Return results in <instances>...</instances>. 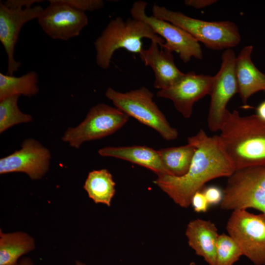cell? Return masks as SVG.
I'll return each mask as SVG.
<instances>
[{
	"instance_id": "52a82bcc",
	"label": "cell",
	"mask_w": 265,
	"mask_h": 265,
	"mask_svg": "<svg viewBox=\"0 0 265 265\" xmlns=\"http://www.w3.org/2000/svg\"><path fill=\"white\" fill-rule=\"evenodd\" d=\"M129 116L117 107L99 104L88 112L85 118L75 128H69L61 139L79 148L84 142L101 139L113 134L127 122Z\"/></svg>"
},
{
	"instance_id": "4fadbf2b",
	"label": "cell",
	"mask_w": 265,
	"mask_h": 265,
	"mask_svg": "<svg viewBox=\"0 0 265 265\" xmlns=\"http://www.w3.org/2000/svg\"><path fill=\"white\" fill-rule=\"evenodd\" d=\"M51 157L47 148L28 138L23 141L20 150L0 159V174L23 172L32 180H38L48 171Z\"/></svg>"
},
{
	"instance_id": "ffe728a7",
	"label": "cell",
	"mask_w": 265,
	"mask_h": 265,
	"mask_svg": "<svg viewBox=\"0 0 265 265\" xmlns=\"http://www.w3.org/2000/svg\"><path fill=\"white\" fill-rule=\"evenodd\" d=\"M83 188L96 204H102L108 207L116 191L112 175L106 169L90 171L85 181Z\"/></svg>"
},
{
	"instance_id": "f546056e",
	"label": "cell",
	"mask_w": 265,
	"mask_h": 265,
	"mask_svg": "<svg viewBox=\"0 0 265 265\" xmlns=\"http://www.w3.org/2000/svg\"><path fill=\"white\" fill-rule=\"evenodd\" d=\"M256 114L265 121V100L261 102L256 108Z\"/></svg>"
},
{
	"instance_id": "1f68e13d",
	"label": "cell",
	"mask_w": 265,
	"mask_h": 265,
	"mask_svg": "<svg viewBox=\"0 0 265 265\" xmlns=\"http://www.w3.org/2000/svg\"><path fill=\"white\" fill-rule=\"evenodd\" d=\"M75 265H86L80 261H77L76 262Z\"/></svg>"
},
{
	"instance_id": "8992f818",
	"label": "cell",
	"mask_w": 265,
	"mask_h": 265,
	"mask_svg": "<svg viewBox=\"0 0 265 265\" xmlns=\"http://www.w3.org/2000/svg\"><path fill=\"white\" fill-rule=\"evenodd\" d=\"M223 192L221 209H254L265 214V165L235 170L228 177Z\"/></svg>"
},
{
	"instance_id": "6da1fadb",
	"label": "cell",
	"mask_w": 265,
	"mask_h": 265,
	"mask_svg": "<svg viewBox=\"0 0 265 265\" xmlns=\"http://www.w3.org/2000/svg\"><path fill=\"white\" fill-rule=\"evenodd\" d=\"M187 143L194 146L196 151L187 173L179 177L161 175L154 181L176 204L183 208L191 205L193 195L202 190L207 182L219 177L228 178L235 171L219 135L209 136L200 129L196 134L188 137Z\"/></svg>"
},
{
	"instance_id": "9c48e42d",
	"label": "cell",
	"mask_w": 265,
	"mask_h": 265,
	"mask_svg": "<svg viewBox=\"0 0 265 265\" xmlns=\"http://www.w3.org/2000/svg\"><path fill=\"white\" fill-rule=\"evenodd\" d=\"M147 3L144 1L134 2L130 11L132 17L148 24L157 35L164 39L165 42L161 49L176 52L185 63L189 62L192 57L198 59L203 58L201 46L196 39L175 25L153 15H147Z\"/></svg>"
},
{
	"instance_id": "7c38bea8",
	"label": "cell",
	"mask_w": 265,
	"mask_h": 265,
	"mask_svg": "<svg viewBox=\"0 0 265 265\" xmlns=\"http://www.w3.org/2000/svg\"><path fill=\"white\" fill-rule=\"evenodd\" d=\"M213 80V76L189 72L171 86L159 90L157 95L171 100L176 110L188 118L192 114L194 103L210 94Z\"/></svg>"
},
{
	"instance_id": "d4e9b609",
	"label": "cell",
	"mask_w": 265,
	"mask_h": 265,
	"mask_svg": "<svg viewBox=\"0 0 265 265\" xmlns=\"http://www.w3.org/2000/svg\"><path fill=\"white\" fill-rule=\"evenodd\" d=\"M73 8L85 12L94 11L102 8L104 2L102 0H59Z\"/></svg>"
},
{
	"instance_id": "2e32d148",
	"label": "cell",
	"mask_w": 265,
	"mask_h": 265,
	"mask_svg": "<svg viewBox=\"0 0 265 265\" xmlns=\"http://www.w3.org/2000/svg\"><path fill=\"white\" fill-rule=\"evenodd\" d=\"M253 49L252 45L244 47L235 60L238 93L244 105H246L249 98L254 94L259 91L265 93V75L252 62Z\"/></svg>"
},
{
	"instance_id": "7a4b0ae2",
	"label": "cell",
	"mask_w": 265,
	"mask_h": 265,
	"mask_svg": "<svg viewBox=\"0 0 265 265\" xmlns=\"http://www.w3.org/2000/svg\"><path fill=\"white\" fill-rule=\"evenodd\" d=\"M219 137L235 170L265 165V121L227 110Z\"/></svg>"
},
{
	"instance_id": "484cf974",
	"label": "cell",
	"mask_w": 265,
	"mask_h": 265,
	"mask_svg": "<svg viewBox=\"0 0 265 265\" xmlns=\"http://www.w3.org/2000/svg\"><path fill=\"white\" fill-rule=\"evenodd\" d=\"M202 190L210 206L220 205L223 196V192L220 188L217 186H211Z\"/></svg>"
},
{
	"instance_id": "4dcf8cb0",
	"label": "cell",
	"mask_w": 265,
	"mask_h": 265,
	"mask_svg": "<svg viewBox=\"0 0 265 265\" xmlns=\"http://www.w3.org/2000/svg\"><path fill=\"white\" fill-rule=\"evenodd\" d=\"M15 265H33V264L30 258H25L21 260Z\"/></svg>"
},
{
	"instance_id": "4316f807",
	"label": "cell",
	"mask_w": 265,
	"mask_h": 265,
	"mask_svg": "<svg viewBox=\"0 0 265 265\" xmlns=\"http://www.w3.org/2000/svg\"><path fill=\"white\" fill-rule=\"evenodd\" d=\"M191 205L194 211L197 213L207 212L210 207L202 190L199 191L193 195L191 199Z\"/></svg>"
},
{
	"instance_id": "7402d4cb",
	"label": "cell",
	"mask_w": 265,
	"mask_h": 265,
	"mask_svg": "<svg viewBox=\"0 0 265 265\" xmlns=\"http://www.w3.org/2000/svg\"><path fill=\"white\" fill-rule=\"evenodd\" d=\"M158 151L169 174L179 177L184 175L188 171L196 148L187 143L184 146L162 148Z\"/></svg>"
},
{
	"instance_id": "44dd1931",
	"label": "cell",
	"mask_w": 265,
	"mask_h": 265,
	"mask_svg": "<svg viewBox=\"0 0 265 265\" xmlns=\"http://www.w3.org/2000/svg\"><path fill=\"white\" fill-rule=\"evenodd\" d=\"M38 82L37 73L33 71L20 77L0 72V101L15 95H22L28 97L35 96L39 90Z\"/></svg>"
},
{
	"instance_id": "f1b7e54d",
	"label": "cell",
	"mask_w": 265,
	"mask_h": 265,
	"mask_svg": "<svg viewBox=\"0 0 265 265\" xmlns=\"http://www.w3.org/2000/svg\"><path fill=\"white\" fill-rule=\"evenodd\" d=\"M215 0H186L185 5L197 9L203 8L216 2Z\"/></svg>"
},
{
	"instance_id": "ac0fdd59",
	"label": "cell",
	"mask_w": 265,
	"mask_h": 265,
	"mask_svg": "<svg viewBox=\"0 0 265 265\" xmlns=\"http://www.w3.org/2000/svg\"><path fill=\"white\" fill-rule=\"evenodd\" d=\"M103 157L115 158L147 168L158 176L168 174L158 152L154 149L141 145L106 147L98 151Z\"/></svg>"
},
{
	"instance_id": "277c9868",
	"label": "cell",
	"mask_w": 265,
	"mask_h": 265,
	"mask_svg": "<svg viewBox=\"0 0 265 265\" xmlns=\"http://www.w3.org/2000/svg\"><path fill=\"white\" fill-rule=\"evenodd\" d=\"M152 12L155 17L179 26L212 50L231 49L240 41L238 27L231 21H203L157 4L153 5Z\"/></svg>"
},
{
	"instance_id": "e0dca14e",
	"label": "cell",
	"mask_w": 265,
	"mask_h": 265,
	"mask_svg": "<svg viewBox=\"0 0 265 265\" xmlns=\"http://www.w3.org/2000/svg\"><path fill=\"white\" fill-rule=\"evenodd\" d=\"M186 236L190 247L209 265H215L219 235L215 224L210 220L197 218L187 225Z\"/></svg>"
},
{
	"instance_id": "9a60e30c",
	"label": "cell",
	"mask_w": 265,
	"mask_h": 265,
	"mask_svg": "<svg viewBox=\"0 0 265 265\" xmlns=\"http://www.w3.org/2000/svg\"><path fill=\"white\" fill-rule=\"evenodd\" d=\"M151 41L150 46L139 54L146 66H150L155 75L154 86L159 90L166 89L179 80L184 75L174 63L172 52Z\"/></svg>"
},
{
	"instance_id": "5b68a950",
	"label": "cell",
	"mask_w": 265,
	"mask_h": 265,
	"mask_svg": "<svg viewBox=\"0 0 265 265\" xmlns=\"http://www.w3.org/2000/svg\"><path fill=\"white\" fill-rule=\"evenodd\" d=\"M105 96L116 107L153 128L166 140H174L178 137V131L171 126L154 102L153 93L145 87L125 93L108 87Z\"/></svg>"
},
{
	"instance_id": "ba28073f",
	"label": "cell",
	"mask_w": 265,
	"mask_h": 265,
	"mask_svg": "<svg viewBox=\"0 0 265 265\" xmlns=\"http://www.w3.org/2000/svg\"><path fill=\"white\" fill-rule=\"evenodd\" d=\"M226 229L239 246L243 256L255 265H265V214L232 211Z\"/></svg>"
},
{
	"instance_id": "8fae6325",
	"label": "cell",
	"mask_w": 265,
	"mask_h": 265,
	"mask_svg": "<svg viewBox=\"0 0 265 265\" xmlns=\"http://www.w3.org/2000/svg\"><path fill=\"white\" fill-rule=\"evenodd\" d=\"M37 18L44 32L55 40L67 41L78 36L88 23L85 12L76 10L59 0H49Z\"/></svg>"
},
{
	"instance_id": "d6986e66",
	"label": "cell",
	"mask_w": 265,
	"mask_h": 265,
	"mask_svg": "<svg viewBox=\"0 0 265 265\" xmlns=\"http://www.w3.org/2000/svg\"><path fill=\"white\" fill-rule=\"evenodd\" d=\"M35 248L34 239L23 232H0V265H15L23 255Z\"/></svg>"
},
{
	"instance_id": "cb8c5ba5",
	"label": "cell",
	"mask_w": 265,
	"mask_h": 265,
	"mask_svg": "<svg viewBox=\"0 0 265 265\" xmlns=\"http://www.w3.org/2000/svg\"><path fill=\"white\" fill-rule=\"evenodd\" d=\"M243 256L241 248L229 235H219L216 251L215 265H234Z\"/></svg>"
},
{
	"instance_id": "5bb4252c",
	"label": "cell",
	"mask_w": 265,
	"mask_h": 265,
	"mask_svg": "<svg viewBox=\"0 0 265 265\" xmlns=\"http://www.w3.org/2000/svg\"><path fill=\"white\" fill-rule=\"evenodd\" d=\"M39 5L23 9L10 8L0 2V41L7 56V74L13 75L21 63L15 59L16 44L20 31L26 23L37 19L43 10Z\"/></svg>"
},
{
	"instance_id": "30bf717a",
	"label": "cell",
	"mask_w": 265,
	"mask_h": 265,
	"mask_svg": "<svg viewBox=\"0 0 265 265\" xmlns=\"http://www.w3.org/2000/svg\"><path fill=\"white\" fill-rule=\"evenodd\" d=\"M236 56L231 49L225 50L221 56L220 68L213 76L211 101L207 117L209 130L212 132L220 130L230 100L238 93L235 63Z\"/></svg>"
},
{
	"instance_id": "83f0119b",
	"label": "cell",
	"mask_w": 265,
	"mask_h": 265,
	"mask_svg": "<svg viewBox=\"0 0 265 265\" xmlns=\"http://www.w3.org/2000/svg\"><path fill=\"white\" fill-rule=\"evenodd\" d=\"M42 1H43L40 0H7L3 3L10 8L23 9L31 7L33 4Z\"/></svg>"
},
{
	"instance_id": "603a6c76",
	"label": "cell",
	"mask_w": 265,
	"mask_h": 265,
	"mask_svg": "<svg viewBox=\"0 0 265 265\" xmlns=\"http://www.w3.org/2000/svg\"><path fill=\"white\" fill-rule=\"evenodd\" d=\"M19 97L13 96L0 101V133L13 126L32 120L31 115L20 110L18 105Z\"/></svg>"
},
{
	"instance_id": "d6a6232c",
	"label": "cell",
	"mask_w": 265,
	"mask_h": 265,
	"mask_svg": "<svg viewBox=\"0 0 265 265\" xmlns=\"http://www.w3.org/2000/svg\"><path fill=\"white\" fill-rule=\"evenodd\" d=\"M189 265H196V264L194 262H191L189 264Z\"/></svg>"
},
{
	"instance_id": "3957f363",
	"label": "cell",
	"mask_w": 265,
	"mask_h": 265,
	"mask_svg": "<svg viewBox=\"0 0 265 265\" xmlns=\"http://www.w3.org/2000/svg\"><path fill=\"white\" fill-rule=\"evenodd\" d=\"M144 38L160 47L164 43V39L141 20L132 18L124 21L121 17L111 20L94 43L97 65L107 69L114 53L119 49L139 54L143 49L142 39Z\"/></svg>"
}]
</instances>
